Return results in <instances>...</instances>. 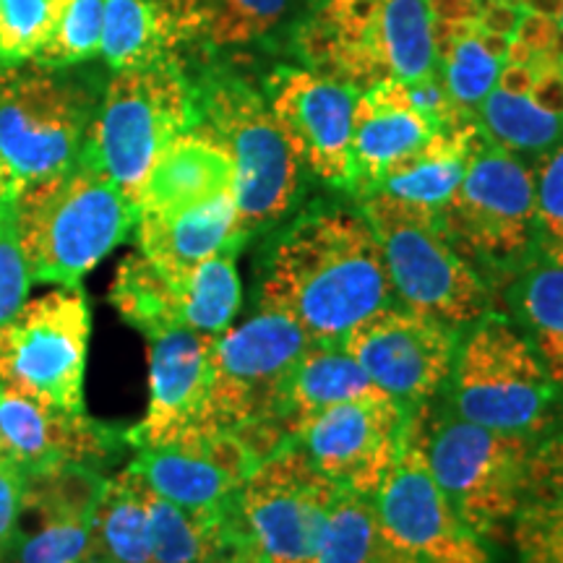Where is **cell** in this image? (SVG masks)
I'll return each mask as SVG.
<instances>
[{"label": "cell", "mask_w": 563, "mask_h": 563, "mask_svg": "<svg viewBox=\"0 0 563 563\" xmlns=\"http://www.w3.org/2000/svg\"><path fill=\"white\" fill-rule=\"evenodd\" d=\"M209 563H262V561L251 553V548L243 543L241 532L235 530V534H232L228 543L222 545V551L217 553Z\"/></svg>", "instance_id": "42"}, {"label": "cell", "mask_w": 563, "mask_h": 563, "mask_svg": "<svg viewBox=\"0 0 563 563\" xmlns=\"http://www.w3.org/2000/svg\"><path fill=\"white\" fill-rule=\"evenodd\" d=\"M426 407L412 412L402 452L373 496L386 538L420 563H490L488 543L462 522L431 473Z\"/></svg>", "instance_id": "16"}, {"label": "cell", "mask_w": 563, "mask_h": 563, "mask_svg": "<svg viewBox=\"0 0 563 563\" xmlns=\"http://www.w3.org/2000/svg\"><path fill=\"white\" fill-rule=\"evenodd\" d=\"M433 125L415 110L405 81H386L357 95L352 110L350 191L365 199L397 162L433 136Z\"/></svg>", "instance_id": "24"}, {"label": "cell", "mask_w": 563, "mask_h": 563, "mask_svg": "<svg viewBox=\"0 0 563 563\" xmlns=\"http://www.w3.org/2000/svg\"><path fill=\"white\" fill-rule=\"evenodd\" d=\"M95 97L63 68L0 66V162L24 183L68 170L87 152Z\"/></svg>", "instance_id": "10"}, {"label": "cell", "mask_w": 563, "mask_h": 563, "mask_svg": "<svg viewBox=\"0 0 563 563\" xmlns=\"http://www.w3.org/2000/svg\"><path fill=\"white\" fill-rule=\"evenodd\" d=\"M186 40L238 47L262 40L285 16L290 0H167Z\"/></svg>", "instance_id": "33"}, {"label": "cell", "mask_w": 563, "mask_h": 563, "mask_svg": "<svg viewBox=\"0 0 563 563\" xmlns=\"http://www.w3.org/2000/svg\"><path fill=\"white\" fill-rule=\"evenodd\" d=\"M235 162L230 152L194 125L175 136L154 159L139 196V214L175 217L235 194Z\"/></svg>", "instance_id": "25"}, {"label": "cell", "mask_w": 563, "mask_h": 563, "mask_svg": "<svg viewBox=\"0 0 563 563\" xmlns=\"http://www.w3.org/2000/svg\"><path fill=\"white\" fill-rule=\"evenodd\" d=\"M519 9L527 13H534V16H543L551 21L553 30L561 34L563 40V0H514Z\"/></svg>", "instance_id": "40"}, {"label": "cell", "mask_w": 563, "mask_h": 563, "mask_svg": "<svg viewBox=\"0 0 563 563\" xmlns=\"http://www.w3.org/2000/svg\"><path fill=\"white\" fill-rule=\"evenodd\" d=\"M256 464L258 456L241 435L214 431L173 446L139 449L129 467L157 496L180 509L209 522H232L243 485Z\"/></svg>", "instance_id": "20"}, {"label": "cell", "mask_w": 563, "mask_h": 563, "mask_svg": "<svg viewBox=\"0 0 563 563\" xmlns=\"http://www.w3.org/2000/svg\"><path fill=\"white\" fill-rule=\"evenodd\" d=\"M477 123L493 146L514 154H545L561 144L563 40L551 21L525 11Z\"/></svg>", "instance_id": "15"}, {"label": "cell", "mask_w": 563, "mask_h": 563, "mask_svg": "<svg viewBox=\"0 0 563 563\" xmlns=\"http://www.w3.org/2000/svg\"><path fill=\"white\" fill-rule=\"evenodd\" d=\"M368 389H373V384L361 365L352 361L344 344L313 342L302 352L298 368L292 371L290 384H287L279 415L282 433L287 441H292L300 428L327 407L344 402V399Z\"/></svg>", "instance_id": "29"}, {"label": "cell", "mask_w": 563, "mask_h": 563, "mask_svg": "<svg viewBox=\"0 0 563 563\" xmlns=\"http://www.w3.org/2000/svg\"><path fill=\"white\" fill-rule=\"evenodd\" d=\"M214 344L217 336L191 329H175L150 342V402L139 426L125 433L129 446L139 452L214 433Z\"/></svg>", "instance_id": "21"}, {"label": "cell", "mask_w": 563, "mask_h": 563, "mask_svg": "<svg viewBox=\"0 0 563 563\" xmlns=\"http://www.w3.org/2000/svg\"><path fill=\"white\" fill-rule=\"evenodd\" d=\"M91 308L81 287H58L26 300L0 323V384L63 412H87Z\"/></svg>", "instance_id": "12"}, {"label": "cell", "mask_w": 563, "mask_h": 563, "mask_svg": "<svg viewBox=\"0 0 563 563\" xmlns=\"http://www.w3.org/2000/svg\"><path fill=\"white\" fill-rule=\"evenodd\" d=\"M298 53L316 74L355 91L415 81L435 70L428 0H319L298 30Z\"/></svg>", "instance_id": "3"}, {"label": "cell", "mask_w": 563, "mask_h": 563, "mask_svg": "<svg viewBox=\"0 0 563 563\" xmlns=\"http://www.w3.org/2000/svg\"><path fill=\"white\" fill-rule=\"evenodd\" d=\"M183 40L167 0H104L100 55L112 70L170 58Z\"/></svg>", "instance_id": "30"}, {"label": "cell", "mask_w": 563, "mask_h": 563, "mask_svg": "<svg viewBox=\"0 0 563 563\" xmlns=\"http://www.w3.org/2000/svg\"><path fill=\"white\" fill-rule=\"evenodd\" d=\"M316 563H420L386 538L373 496L340 490L316 553Z\"/></svg>", "instance_id": "34"}, {"label": "cell", "mask_w": 563, "mask_h": 563, "mask_svg": "<svg viewBox=\"0 0 563 563\" xmlns=\"http://www.w3.org/2000/svg\"><path fill=\"white\" fill-rule=\"evenodd\" d=\"M514 274L511 319L532 342L548 376L563 394V266L534 258Z\"/></svg>", "instance_id": "32"}, {"label": "cell", "mask_w": 563, "mask_h": 563, "mask_svg": "<svg viewBox=\"0 0 563 563\" xmlns=\"http://www.w3.org/2000/svg\"><path fill=\"white\" fill-rule=\"evenodd\" d=\"M104 0H68L58 24L34 63L51 68H70L95 58L102 42Z\"/></svg>", "instance_id": "36"}, {"label": "cell", "mask_w": 563, "mask_h": 563, "mask_svg": "<svg viewBox=\"0 0 563 563\" xmlns=\"http://www.w3.org/2000/svg\"><path fill=\"white\" fill-rule=\"evenodd\" d=\"M136 245L162 269H191L217 253L243 249L245 235L235 194L175 217L139 214Z\"/></svg>", "instance_id": "26"}, {"label": "cell", "mask_w": 563, "mask_h": 563, "mask_svg": "<svg viewBox=\"0 0 563 563\" xmlns=\"http://www.w3.org/2000/svg\"><path fill=\"white\" fill-rule=\"evenodd\" d=\"M196 123V89L175 55L115 70L97 104L84 157L139 209L141 188L154 159Z\"/></svg>", "instance_id": "4"}, {"label": "cell", "mask_w": 563, "mask_h": 563, "mask_svg": "<svg viewBox=\"0 0 563 563\" xmlns=\"http://www.w3.org/2000/svg\"><path fill=\"white\" fill-rule=\"evenodd\" d=\"M412 412L373 386L327 407L292 441L342 490L376 496L402 452Z\"/></svg>", "instance_id": "17"}, {"label": "cell", "mask_w": 563, "mask_h": 563, "mask_svg": "<svg viewBox=\"0 0 563 563\" xmlns=\"http://www.w3.org/2000/svg\"><path fill=\"white\" fill-rule=\"evenodd\" d=\"M295 441L253 467L238 501V532L262 563H316L336 493Z\"/></svg>", "instance_id": "14"}, {"label": "cell", "mask_w": 563, "mask_h": 563, "mask_svg": "<svg viewBox=\"0 0 563 563\" xmlns=\"http://www.w3.org/2000/svg\"><path fill=\"white\" fill-rule=\"evenodd\" d=\"M446 241L475 266L519 272L538 256L534 167L481 139L467 173L439 214ZM481 272V269H477Z\"/></svg>", "instance_id": "8"}, {"label": "cell", "mask_w": 563, "mask_h": 563, "mask_svg": "<svg viewBox=\"0 0 563 563\" xmlns=\"http://www.w3.org/2000/svg\"><path fill=\"white\" fill-rule=\"evenodd\" d=\"M311 344L290 316L269 306H258L251 319L224 329L214 344V431L241 435L258 462L287 443L279 426L282 402L292 371Z\"/></svg>", "instance_id": "5"}, {"label": "cell", "mask_w": 563, "mask_h": 563, "mask_svg": "<svg viewBox=\"0 0 563 563\" xmlns=\"http://www.w3.org/2000/svg\"><path fill=\"white\" fill-rule=\"evenodd\" d=\"M361 91L311 68H279L264 97L302 167L327 186L350 191L352 110Z\"/></svg>", "instance_id": "19"}, {"label": "cell", "mask_w": 563, "mask_h": 563, "mask_svg": "<svg viewBox=\"0 0 563 563\" xmlns=\"http://www.w3.org/2000/svg\"><path fill=\"white\" fill-rule=\"evenodd\" d=\"M431 473L462 522L485 543L504 540L522 496L527 462L538 439L493 431L446 410L426 420Z\"/></svg>", "instance_id": "11"}, {"label": "cell", "mask_w": 563, "mask_h": 563, "mask_svg": "<svg viewBox=\"0 0 563 563\" xmlns=\"http://www.w3.org/2000/svg\"><path fill=\"white\" fill-rule=\"evenodd\" d=\"M361 211L382 245L397 306L460 332L490 311L483 274L446 241L439 217L382 191L361 199Z\"/></svg>", "instance_id": "7"}, {"label": "cell", "mask_w": 563, "mask_h": 563, "mask_svg": "<svg viewBox=\"0 0 563 563\" xmlns=\"http://www.w3.org/2000/svg\"><path fill=\"white\" fill-rule=\"evenodd\" d=\"M525 11L514 0H490L473 21H433L435 70L446 84L456 110L475 118L501 74L514 32Z\"/></svg>", "instance_id": "23"}, {"label": "cell", "mask_w": 563, "mask_h": 563, "mask_svg": "<svg viewBox=\"0 0 563 563\" xmlns=\"http://www.w3.org/2000/svg\"><path fill=\"white\" fill-rule=\"evenodd\" d=\"M238 253L222 251L191 269H162L144 253H131L110 285L112 308L150 342L175 329L220 336L243 300Z\"/></svg>", "instance_id": "13"}, {"label": "cell", "mask_w": 563, "mask_h": 563, "mask_svg": "<svg viewBox=\"0 0 563 563\" xmlns=\"http://www.w3.org/2000/svg\"><path fill=\"white\" fill-rule=\"evenodd\" d=\"M460 342V329L394 302L357 323L342 344L373 386L420 410L449 384Z\"/></svg>", "instance_id": "18"}, {"label": "cell", "mask_w": 563, "mask_h": 563, "mask_svg": "<svg viewBox=\"0 0 563 563\" xmlns=\"http://www.w3.org/2000/svg\"><path fill=\"white\" fill-rule=\"evenodd\" d=\"M16 191H19L16 178H13V175L3 167V162H0V230H5L11 224Z\"/></svg>", "instance_id": "41"}, {"label": "cell", "mask_w": 563, "mask_h": 563, "mask_svg": "<svg viewBox=\"0 0 563 563\" xmlns=\"http://www.w3.org/2000/svg\"><path fill=\"white\" fill-rule=\"evenodd\" d=\"M258 306L290 316L316 344H342L357 323L394 306L382 245L363 211L298 217L274 243Z\"/></svg>", "instance_id": "1"}, {"label": "cell", "mask_w": 563, "mask_h": 563, "mask_svg": "<svg viewBox=\"0 0 563 563\" xmlns=\"http://www.w3.org/2000/svg\"><path fill=\"white\" fill-rule=\"evenodd\" d=\"M125 433L91 420L87 412H63L30 394L0 384V456L21 475L55 464L100 467L123 446Z\"/></svg>", "instance_id": "22"}, {"label": "cell", "mask_w": 563, "mask_h": 563, "mask_svg": "<svg viewBox=\"0 0 563 563\" xmlns=\"http://www.w3.org/2000/svg\"><path fill=\"white\" fill-rule=\"evenodd\" d=\"M199 123L235 162V201L241 230H253L282 220L300 191L302 165L274 121L262 91L235 76H214L196 89Z\"/></svg>", "instance_id": "9"}, {"label": "cell", "mask_w": 563, "mask_h": 563, "mask_svg": "<svg viewBox=\"0 0 563 563\" xmlns=\"http://www.w3.org/2000/svg\"><path fill=\"white\" fill-rule=\"evenodd\" d=\"M139 209L87 157L68 170L19 186L11 230L32 282H79L129 241Z\"/></svg>", "instance_id": "2"}, {"label": "cell", "mask_w": 563, "mask_h": 563, "mask_svg": "<svg viewBox=\"0 0 563 563\" xmlns=\"http://www.w3.org/2000/svg\"><path fill=\"white\" fill-rule=\"evenodd\" d=\"M538 196V256L563 266V141L534 165Z\"/></svg>", "instance_id": "37"}, {"label": "cell", "mask_w": 563, "mask_h": 563, "mask_svg": "<svg viewBox=\"0 0 563 563\" xmlns=\"http://www.w3.org/2000/svg\"><path fill=\"white\" fill-rule=\"evenodd\" d=\"M30 285V269H26V262L9 224L5 230H0V323L13 319L19 308L24 306Z\"/></svg>", "instance_id": "38"}, {"label": "cell", "mask_w": 563, "mask_h": 563, "mask_svg": "<svg viewBox=\"0 0 563 563\" xmlns=\"http://www.w3.org/2000/svg\"><path fill=\"white\" fill-rule=\"evenodd\" d=\"M24 475L0 456V563H11L19 540Z\"/></svg>", "instance_id": "39"}, {"label": "cell", "mask_w": 563, "mask_h": 563, "mask_svg": "<svg viewBox=\"0 0 563 563\" xmlns=\"http://www.w3.org/2000/svg\"><path fill=\"white\" fill-rule=\"evenodd\" d=\"M79 563H89V561H79Z\"/></svg>", "instance_id": "43"}, {"label": "cell", "mask_w": 563, "mask_h": 563, "mask_svg": "<svg viewBox=\"0 0 563 563\" xmlns=\"http://www.w3.org/2000/svg\"><path fill=\"white\" fill-rule=\"evenodd\" d=\"M449 410L493 431L543 439L563 394L511 316L488 311L467 329L449 376Z\"/></svg>", "instance_id": "6"}, {"label": "cell", "mask_w": 563, "mask_h": 563, "mask_svg": "<svg viewBox=\"0 0 563 563\" xmlns=\"http://www.w3.org/2000/svg\"><path fill=\"white\" fill-rule=\"evenodd\" d=\"M68 0H0V66L34 60Z\"/></svg>", "instance_id": "35"}, {"label": "cell", "mask_w": 563, "mask_h": 563, "mask_svg": "<svg viewBox=\"0 0 563 563\" xmlns=\"http://www.w3.org/2000/svg\"><path fill=\"white\" fill-rule=\"evenodd\" d=\"M511 540L519 563H563V431L534 443Z\"/></svg>", "instance_id": "27"}, {"label": "cell", "mask_w": 563, "mask_h": 563, "mask_svg": "<svg viewBox=\"0 0 563 563\" xmlns=\"http://www.w3.org/2000/svg\"><path fill=\"white\" fill-rule=\"evenodd\" d=\"M144 493V481L131 467L108 477L91 519L89 563H154Z\"/></svg>", "instance_id": "31"}, {"label": "cell", "mask_w": 563, "mask_h": 563, "mask_svg": "<svg viewBox=\"0 0 563 563\" xmlns=\"http://www.w3.org/2000/svg\"><path fill=\"white\" fill-rule=\"evenodd\" d=\"M483 131L477 121L435 131L418 152L391 167L376 191L412 203L439 217L467 173L470 159L481 144ZM373 191V194H376Z\"/></svg>", "instance_id": "28"}]
</instances>
